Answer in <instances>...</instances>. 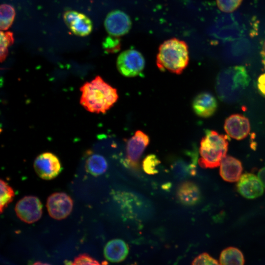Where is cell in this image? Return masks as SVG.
<instances>
[{"instance_id": "cell-1", "label": "cell", "mask_w": 265, "mask_h": 265, "mask_svg": "<svg viewBox=\"0 0 265 265\" xmlns=\"http://www.w3.org/2000/svg\"><path fill=\"white\" fill-rule=\"evenodd\" d=\"M80 90V104L87 111L92 113H105L118 98L117 90L99 76L84 83Z\"/></svg>"}, {"instance_id": "cell-2", "label": "cell", "mask_w": 265, "mask_h": 265, "mask_svg": "<svg viewBox=\"0 0 265 265\" xmlns=\"http://www.w3.org/2000/svg\"><path fill=\"white\" fill-rule=\"evenodd\" d=\"M250 78L246 68L234 66L221 71L218 75L216 90L219 98L226 102L238 100L248 86Z\"/></svg>"}, {"instance_id": "cell-3", "label": "cell", "mask_w": 265, "mask_h": 265, "mask_svg": "<svg viewBox=\"0 0 265 265\" xmlns=\"http://www.w3.org/2000/svg\"><path fill=\"white\" fill-rule=\"evenodd\" d=\"M188 47L185 42L176 38L164 41L159 47L157 65L161 71L181 74L187 66Z\"/></svg>"}, {"instance_id": "cell-4", "label": "cell", "mask_w": 265, "mask_h": 265, "mask_svg": "<svg viewBox=\"0 0 265 265\" xmlns=\"http://www.w3.org/2000/svg\"><path fill=\"white\" fill-rule=\"evenodd\" d=\"M227 136L212 130H207L200 142L199 165L213 168L220 165L226 156L228 147Z\"/></svg>"}, {"instance_id": "cell-5", "label": "cell", "mask_w": 265, "mask_h": 265, "mask_svg": "<svg viewBox=\"0 0 265 265\" xmlns=\"http://www.w3.org/2000/svg\"><path fill=\"white\" fill-rule=\"evenodd\" d=\"M118 71L126 77H133L139 75L145 67V59L142 54L135 49H128L122 52L116 62Z\"/></svg>"}, {"instance_id": "cell-6", "label": "cell", "mask_w": 265, "mask_h": 265, "mask_svg": "<svg viewBox=\"0 0 265 265\" xmlns=\"http://www.w3.org/2000/svg\"><path fill=\"white\" fill-rule=\"evenodd\" d=\"M33 167L39 177L46 180L55 178L62 169L58 157L50 152L43 153L38 156L34 161Z\"/></svg>"}, {"instance_id": "cell-7", "label": "cell", "mask_w": 265, "mask_h": 265, "mask_svg": "<svg viewBox=\"0 0 265 265\" xmlns=\"http://www.w3.org/2000/svg\"><path fill=\"white\" fill-rule=\"evenodd\" d=\"M15 210L21 220L30 224L37 221L41 217L42 205L37 197L26 196L18 201Z\"/></svg>"}, {"instance_id": "cell-8", "label": "cell", "mask_w": 265, "mask_h": 265, "mask_svg": "<svg viewBox=\"0 0 265 265\" xmlns=\"http://www.w3.org/2000/svg\"><path fill=\"white\" fill-rule=\"evenodd\" d=\"M73 202L64 192H55L48 198L47 208L49 215L53 218L61 220L68 216L72 212Z\"/></svg>"}, {"instance_id": "cell-9", "label": "cell", "mask_w": 265, "mask_h": 265, "mask_svg": "<svg viewBox=\"0 0 265 265\" xmlns=\"http://www.w3.org/2000/svg\"><path fill=\"white\" fill-rule=\"evenodd\" d=\"M149 141L148 135L139 130L128 140L126 161L130 167L135 168L138 166L140 158Z\"/></svg>"}, {"instance_id": "cell-10", "label": "cell", "mask_w": 265, "mask_h": 265, "mask_svg": "<svg viewBox=\"0 0 265 265\" xmlns=\"http://www.w3.org/2000/svg\"><path fill=\"white\" fill-rule=\"evenodd\" d=\"M104 25L106 30L110 35L119 37L129 31L132 26V22L126 13L116 10L107 14Z\"/></svg>"}, {"instance_id": "cell-11", "label": "cell", "mask_w": 265, "mask_h": 265, "mask_svg": "<svg viewBox=\"0 0 265 265\" xmlns=\"http://www.w3.org/2000/svg\"><path fill=\"white\" fill-rule=\"evenodd\" d=\"M64 21L75 34L85 36L90 33L92 30V23L86 15L74 10L66 11L63 15Z\"/></svg>"}, {"instance_id": "cell-12", "label": "cell", "mask_w": 265, "mask_h": 265, "mask_svg": "<svg viewBox=\"0 0 265 265\" xmlns=\"http://www.w3.org/2000/svg\"><path fill=\"white\" fill-rule=\"evenodd\" d=\"M224 130L228 136L233 139L241 140L245 138L250 131L249 120L240 114H234L225 121Z\"/></svg>"}, {"instance_id": "cell-13", "label": "cell", "mask_w": 265, "mask_h": 265, "mask_svg": "<svg viewBox=\"0 0 265 265\" xmlns=\"http://www.w3.org/2000/svg\"><path fill=\"white\" fill-rule=\"evenodd\" d=\"M263 186L258 177L248 173L242 175L237 184L239 193L248 199H254L262 195L264 192Z\"/></svg>"}, {"instance_id": "cell-14", "label": "cell", "mask_w": 265, "mask_h": 265, "mask_svg": "<svg viewBox=\"0 0 265 265\" xmlns=\"http://www.w3.org/2000/svg\"><path fill=\"white\" fill-rule=\"evenodd\" d=\"M218 107L215 97L211 93L203 92L198 94L192 102V109L198 116L208 118L213 115Z\"/></svg>"}, {"instance_id": "cell-15", "label": "cell", "mask_w": 265, "mask_h": 265, "mask_svg": "<svg viewBox=\"0 0 265 265\" xmlns=\"http://www.w3.org/2000/svg\"><path fill=\"white\" fill-rule=\"evenodd\" d=\"M215 33L222 40H232L238 37L241 33L240 27L236 19L232 15L222 17L216 24Z\"/></svg>"}, {"instance_id": "cell-16", "label": "cell", "mask_w": 265, "mask_h": 265, "mask_svg": "<svg viewBox=\"0 0 265 265\" xmlns=\"http://www.w3.org/2000/svg\"><path fill=\"white\" fill-rule=\"evenodd\" d=\"M242 166L238 159L230 156H225L220 165V175L225 181L235 182L238 181L241 175Z\"/></svg>"}, {"instance_id": "cell-17", "label": "cell", "mask_w": 265, "mask_h": 265, "mask_svg": "<svg viewBox=\"0 0 265 265\" xmlns=\"http://www.w3.org/2000/svg\"><path fill=\"white\" fill-rule=\"evenodd\" d=\"M127 244L121 239H114L106 245L104 253L106 258L112 263H119L124 260L129 253Z\"/></svg>"}, {"instance_id": "cell-18", "label": "cell", "mask_w": 265, "mask_h": 265, "mask_svg": "<svg viewBox=\"0 0 265 265\" xmlns=\"http://www.w3.org/2000/svg\"><path fill=\"white\" fill-rule=\"evenodd\" d=\"M177 197L180 202L186 206L196 204L200 200L201 193L198 186L194 183L186 181L178 188Z\"/></svg>"}, {"instance_id": "cell-19", "label": "cell", "mask_w": 265, "mask_h": 265, "mask_svg": "<svg viewBox=\"0 0 265 265\" xmlns=\"http://www.w3.org/2000/svg\"><path fill=\"white\" fill-rule=\"evenodd\" d=\"M107 168L106 160L103 156L100 155L93 154L89 157L86 161V170L95 176L104 173Z\"/></svg>"}, {"instance_id": "cell-20", "label": "cell", "mask_w": 265, "mask_h": 265, "mask_svg": "<svg viewBox=\"0 0 265 265\" xmlns=\"http://www.w3.org/2000/svg\"><path fill=\"white\" fill-rule=\"evenodd\" d=\"M220 265H243L244 259L241 251L234 247H229L221 253L219 259Z\"/></svg>"}, {"instance_id": "cell-21", "label": "cell", "mask_w": 265, "mask_h": 265, "mask_svg": "<svg viewBox=\"0 0 265 265\" xmlns=\"http://www.w3.org/2000/svg\"><path fill=\"white\" fill-rule=\"evenodd\" d=\"M0 28L1 30L8 29L12 25L15 16L14 7L8 4H2L0 8Z\"/></svg>"}, {"instance_id": "cell-22", "label": "cell", "mask_w": 265, "mask_h": 265, "mask_svg": "<svg viewBox=\"0 0 265 265\" xmlns=\"http://www.w3.org/2000/svg\"><path fill=\"white\" fill-rule=\"evenodd\" d=\"M172 170L179 179H184L195 174V165L193 163L187 164L184 161H178L172 166Z\"/></svg>"}, {"instance_id": "cell-23", "label": "cell", "mask_w": 265, "mask_h": 265, "mask_svg": "<svg viewBox=\"0 0 265 265\" xmlns=\"http://www.w3.org/2000/svg\"><path fill=\"white\" fill-rule=\"evenodd\" d=\"M0 211L3 210L12 202L15 195L12 188L5 181L0 180Z\"/></svg>"}, {"instance_id": "cell-24", "label": "cell", "mask_w": 265, "mask_h": 265, "mask_svg": "<svg viewBox=\"0 0 265 265\" xmlns=\"http://www.w3.org/2000/svg\"><path fill=\"white\" fill-rule=\"evenodd\" d=\"M14 41L13 33L10 31L4 32L0 31V61L5 60L8 54V48Z\"/></svg>"}, {"instance_id": "cell-25", "label": "cell", "mask_w": 265, "mask_h": 265, "mask_svg": "<svg viewBox=\"0 0 265 265\" xmlns=\"http://www.w3.org/2000/svg\"><path fill=\"white\" fill-rule=\"evenodd\" d=\"M160 161L157 156L150 154L146 157L143 161L142 166L144 171L148 174L154 175L158 173V167Z\"/></svg>"}, {"instance_id": "cell-26", "label": "cell", "mask_w": 265, "mask_h": 265, "mask_svg": "<svg viewBox=\"0 0 265 265\" xmlns=\"http://www.w3.org/2000/svg\"><path fill=\"white\" fill-rule=\"evenodd\" d=\"M118 37L108 36L103 42L102 46L105 52L115 53L120 49V42Z\"/></svg>"}, {"instance_id": "cell-27", "label": "cell", "mask_w": 265, "mask_h": 265, "mask_svg": "<svg viewBox=\"0 0 265 265\" xmlns=\"http://www.w3.org/2000/svg\"><path fill=\"white\" fill-rule=\"evenodd\" d=\"M243 0H216L218 8L225 13L235 11L241 4Z\"/></svg>"}, {"instance_id": "cell-28", "label": "cell", "mask_w": 265, "mask_h": 265, "mask_svg": "<svg viewBox=\"0 0 265 265\" xmlns=\"http://www.w3.org/2000/svg\"><path fill=\"white\" fill-rule=\"evenodd\" d=\"M192 265H219L218 261L207 253H203L196 257Z\"/></svg>"}, {"instance_id": "cell-29", "label": "cell", "mask_w": 265, "mask_h": 265, "mask_svg": "<svg viewBox=\"0 0 265 265\" xmlns=\"http://www.w3.org/2000/svg\"><path fill=\"white\" fill-rule=\"evenodd\" d=\"M73 265H99L95 259L87 254H82L76 257L72 263Z\"/></svg>"}, {"instance_id": "cell-30", "label": "cell", "mask_w": 265, "mask_h": 265, "mask_svg": "<svg viewBox=\"0 0 265 265\" xmlns=\"http://www.w3.org/2000/svg\"><path fill=\"white\" fill-rule=\"evenodd\" d=\"M257 87L260 93L265 97V73L259 77L257 80Z\"/></svg>"}, {"instance_id": "cell-31", "label": "cell", "mask_w": 265, "mask_h": 265, "mask_svg": "<svg viewBox=\"0 0 265 265\" xmlns=\"http://www.w3.org/2000/svg\"><path fill=\"white\" fill-rule=\"evenodd\" d=\"M258 177L264 187H265V167L261 168L258 173Z\"/></svg>"}, {"instance_id": "cell-32", "label": "cell", "mask_w": 265, "mask_h": 265, "mask_svg": "<svg viewBox=\"0 0 265 265\" xmlns=\"http://www.w3.org/2000/svg\"><path fill=\"white\" fill-rule=\"evenodd\" d=\"M261 55L262 57L263 58V63L265 67V41L263 44V46L262 47V50L261 51Z\"/></svg>"}]
</instances>
